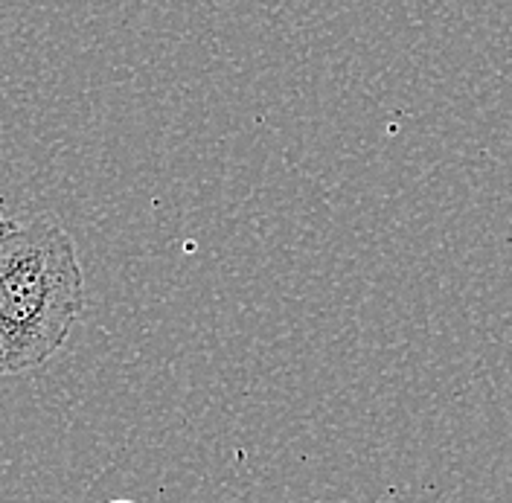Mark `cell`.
Listing matches in <instances>:
<instances>
[{
	"label": "cell",
	"mask_w": 512,
	"mask_h": 503,
	"mask_svg": "<svg viewBox=\"0 0 512 503\" xmlns=\"http://www.w3.org/2000/svg\"><path fill=\"white\" fill-rule=\"evenodd\" d=\"M108 503H137V501H108Z\"/></svg>",
	"instance_id": "3957f363"
},
{
	"label": "cell",
	"mask_w": 512,
	"mask_h": 503,
	"mask_svg": "<svg viewBox=\"0 0 512 503\" xmlns=\"http://www.w3.org/2000/svg\"><path fill=\"white\" fill-rule=\"evenodd\" d=\"M15 227H18V221L6 219V216H0V239H3V236H9V233H12Z\"/></svg>",
	"instance_id": "7a4b0ae2"
},
{
	"label": "cell",
	"mask_w": 512,
	"mask_h": 503,
	"mask_svg": "<svg viewBox=\"0 0 512 503\" xmlns=\"http://www.w3.org/2000/svg\"><path fill=\"white\" fill-rule=\"evenodd\" d=\"M85 312L76 242L56 216H32L0 239V376H30Z\"/></svg>",
	"instance_id": "6da1fadb"
}]
</instances>
